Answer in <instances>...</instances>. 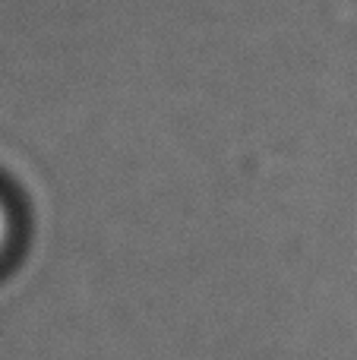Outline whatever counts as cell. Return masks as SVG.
<instances>
[{
  "mask_svg": "<svg viewBox=\"0 0 357 360\" xmlns=\"http://www.w3.org/2000/svg\"><path fill=\"white\" fill-rule=\"evenodd\" d=\"M6 240H10V212H6L4 199H0V253H4Z\"/></svg>",
  "mask_w": 357,
  "mask_h": 360,
  "instance_id": "obj_1",
  "label": "cell"
}]
</instances>
